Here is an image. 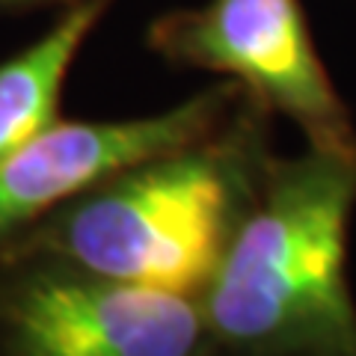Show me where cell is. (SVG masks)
Instances as JSON below:
<instances>
[{"label": "cell", "mask_w": 356, "mask_h": 356, "mask_svg": "<svg viewBox=\"0 0 356 356\" xmlns=\"http://www.w3.org/2000/svg\"><path fill=\"white\" fill-rule=\"evenodd\" d=\"M353 214L356 152L306 146L273 154L196 297L222 356H356Z\"/></svg>", "instance_id": "7a4b0ae2"}, {"label": "cell", "mask_w": 356, "mask_h": 356, "mask_svg": "<svg viewBox=\"0 0 356 356\" xmlns=\"http://www.w3.org/2000/svg\"><path fill=\"white\" fill-rule=\"evenodd\" d=\"M273 113L247 92L205 137L140 161L33 222L0 252L199 297L273 158Z\"/></svg>", "instance_id": "6da1fadb"}, {"label": "cell", "mask_w": 356, "mask_h": 356, "mask_svg": "<svg viewBox=\"0 0 356 356\" xmlns=\"http://www.w3.org/2000/svg\"><path fill=\"white\" fill-rule=\"evenodd\" d=\"M107 6L83 0L63 9L48 33L0 63V161L60 119L65 77Z\"/></svg>", "instance_id": "8992f818"}, {"label": "cell", "mask_w": 356, "mask_h": 356, "mask_svg": "<svg viewBox=\"0 0 356 356\" xmlns=\"http://www.w3.org/2000/svg\"><path fill=\"white\" fill-rule=\"evenodd\" d=\"M74 3H83V0H0V15H6V13H30V9H48V6L69 9Z\"/></svg>", "instance_id": "52a82bcc"}, {"label": "cell", "mask_w": 356, "mask_h": 356, "mask_svg": "<svg viewBox=\"0 0 356 356\" xmlns=\"http://www.w3.org/2000/svg\"><path fill=\"white\" fill-rule=\"evenodd\" d=\"M241 95L238 83L217 81L152 116L57 119L0 161V247L128 166L205 137L235 110Z\"/></svg>", "instance_id": "5b68a950"}, {"label": "cell", "mask_w": 356, "mask_h": 356, "mask_svg": "<svg viewBox=\"0 0 356 356\" xmlns=\"http://www.w3.org/2000/svg\"><path fill=\"white\" fill-rule=\"evenodd\" d=\"M0 356H222L196 297L0 252Z\"/></svg>", "instance_id": "277c9868"}, {"label": "cell", "mask_w": 356, "mask_h": 356, "mask_svg": "<svg viewBox=\"0 0 356 356\" xmlns=\"http://www.w3.org/2000/svg\"><path fill=\"white\" fill-rule=\"evenodd\" d=\"M149 48L166 63L238 83L306 146L356 152V122L332 83L300 0H205L163 13Z\"/></svg>", "instance_id": "3957f363"}]
</instances>
